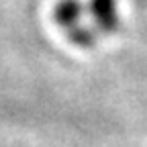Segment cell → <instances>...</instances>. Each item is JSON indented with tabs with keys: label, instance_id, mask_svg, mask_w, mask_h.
I'll list each match as a JSON object with an SVG mask.
<instances>
[{
	"label": "cell",
	"instance_id": "1",
	"mask_svg": "<svg viewBox=\"0 0 147 147\" xmlns=\"http://www.w3.org/2000/svg\"><path fill=\"white\" fill-rule=\"evenodd\" d=\"M88 12L100 33H115L121 25L117 0H90Z\"/></svg>",
	"mask_w": 147,
	"mask_h": 147
},
{
	"label": "cell",
	"instance_id": "2",
	"mask_svg": "<svg viewBox=\"0 0 147 147\" xmlns=\"http://www.w3.org/2000/svg\"><path fill=\"white\" fill-rule=\"evenodd\" d=\"M82 12H84V6L80 0H59L53 8V18L59 27L71 29L80 23Z\"/></svg>",
	"mask_w": 147,
	"mask_h": 147
},
{
	"label": "cell",
	"instance_id": "3",
	"mask_svg": "<svg viewBox=\"0 0 147 147\" xmlns=\"http://www.w3.org/2000/svg\"><path fill=\"white\" fill-rule=\"evenodd\" d=\"M96 35L98 33H94L92 27H84V25H76L67 29V39L78 47H92L96 43Z\"/></svg>",
	"mask_w": 147,
	"mask_h": 147
}]
</instances>
